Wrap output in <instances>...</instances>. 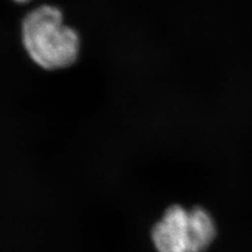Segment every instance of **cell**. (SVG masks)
<instances>
[{"mask_svg":"<svg viewBox=\"0 0 252 252\" xmlns=\"http://www.w3.org/2000/svg\"><path fill=\"white\" fill-rule=\"evenodd\" d=\"M22 42L31 59L47 70L73 65L80 53L77 32L63 23L57 7L50 5L38 7L23 20Z\"/></svg>","mask_w":252,"mask_h":252,"instance_id":"1","label":"cell"},{"mask_svg":"<svg viewBox=\"0 0 252 252\" xmlns=\"http://www.w3.org/2000/svg\"><path fill=\"white\" fill-rule=\"evenodd\" d=\"M152 239L158 252H188L189 210L172 205L152 231Z\"/></svg>","mask_w":252,"mask_h":252,"instance_id":"2","label":"cell"},{"mask_svg":"<svg viewBox=\"0 0 252 252\" xmlns=\"http://www.w3.org/2000/svg\"><path fill=\"white\" fill-rule=\"evenodd\" d=\"M217 235L215 220L207 210L194 207L189 210L188 252H205Z\"/></svg>","mask_w":252,"mask_h":252,"instance_id":"3","label":"cell"},{"mask_svg":"<svg viewBox=\"0 0 252 252\" xmlns=\"http://www.w3.org/2000/svg\"><path fill=\"white\" fill-rule=\"evenodd\" d=\"M15 1H17V2H27V1H29V0H15Z\"/></svg>","mask_w":252,"mask_h":252,"instance_id":"4","label":"cell"}]
</instances>
